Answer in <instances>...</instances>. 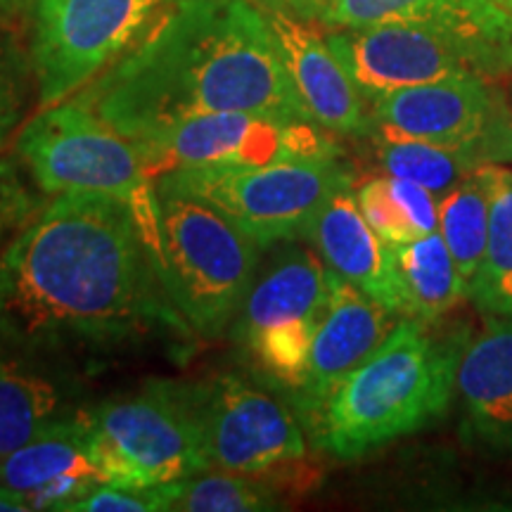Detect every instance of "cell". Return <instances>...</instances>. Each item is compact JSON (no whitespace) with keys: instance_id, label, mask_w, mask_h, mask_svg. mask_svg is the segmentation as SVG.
<instances>
[{"instance_id":"1","label":"cell","mask_w":512,"mask_h":512,"mask_svg":"<svg viewBox=\"0 0 512 512\" xmlns=\"http://www.w3.org/2000/svg\"><path fill=\"white\" fill-rule=\"evenodd\" d=\"M157 325L188 328L121 197L57 195L0 256V339L10 347H112Z\"/></svg>"},{"instance_id":"2","label":"cell","mask_w":512,"mask_h":512,"mask_svg":"<svg viewBox=\"0 0 512 512\" xmlns=\"http://www.w3.org/2000/svg\"><path fill=\"white\" fill-rule=\"evenodd\" d=\"M72 100L128 140L209 112L311 121L254 0H178Z\"/></svg>"},{"instance_id":"3","label":"cell","mask_w":512,"mask_h":512,"mask_svg":"<svg viewBox=\"0 0 512 512\" xmlns=\"http://www.w3.org/2000/svg\"><path fill=\"white\" fill-rule=\"evenodd\" d=\"M467 332L434 335L403 316L387 339L337 384L309 434L320 451L356 460L418 432L446 413Z\"/></svg>"},{"instance_id":"4","label":"cell","mask_w":512,"mask_h":512,"mask_svg":"<svg viewBox=\"0 0 512 512\" xmlns=\"http://www.w3.org/2000/svg\"><path fill=\"white\" fill-rule=\"evenodd\" d=\"M171 304L188 330L216 339L235 318L259 273L261 247L211 204L145 188L131 200Z\"/></svg>"},{"instance_id":"5","label":"cell","mask_w":512,"mask_h":512,"mask_svg":"<svg viewBox=\"0 0 512 512\" xmlns=\"http://www.w3.org/2000/svg\"><path fill=\"white\" fill-rule=\"evenodd\" d=\"M102 482L162 486L211 470L195 384L147 382L88 413Z\"/></svg>"},{"instance_id":"6","label":"cell","mask_w":512,"mask_h":512,"mask_svg":"<svg viewBox=\"0 0 512 512\" xmlns=\"http://www.w3.org/2000/svg\"><path fill=\"white\" fill-rule=\"evenodd\" d=\"M351 181L335 159L166 171L155 188L202 200L264 249L306 238L311 221L339 185Z\"/></svg>"},{"instance_id":"7","label":"cell","mask_w":512,"mask_h":512,"mask_svg":"<svg viewBox=\"0 0 512 512\" xmlns=\"http://www.w3.org/2000/svg\"><path fill=\"white\" fill-rule=\"evenodd\" d=\"M328 299L330 268L292 240L256 273L233 330L249 368L275 392L294 399L302 389Z\"/></svg>"},{"instance_id":"8","label":"cell","mask_w":512,"mask_h":512,"mask_svg":"<svg viewBox=\"0 0 512 512\" xmlns=\"http://www.w3.org/2000/svg\"><path fill=\"white\" fill-rule=\"evenodd\" d=\"M178 0H34L31 62L41 107L74 98Z\"/></svg>"},{"instance_id":"9","label":"cell","mask_w":512,"mask_h":512,"mask_svg":"<svg viewBox=\"0 0 512 512\" xmlns=\"http://www.w3.org/2000/svg\"><path fill=\"white\" fill-rule=\"evenodd\" d=\"M15 150L48 195L100 192L131 202L152 185L138 145L74 100L41 107L17 133Z\"/></svg>"},{"instance_id":"10","label":"cell","mask_w":512,"mask_h":512,"mask_svg":"<svg viewBox=\"0 0 512 512\" xmlns=\"http://www.w3.org/2000/svg\"><path fill=\"white\" fill-rule=\"evenodd\" d=\"M147 174L195 166H240L335 159V133L313 121H292L254 112H209L171 121L133 140Z\"/></svg>"},{"instance_id":"11","label":"cell","mask_w":512,"mask_h":512,"mask_svg":"<svg viewBox=\"0 0 512 512\" xmlns=\"http://www.w3.org/2000/svg\"><path fill=\"white\" fill-rule=\"evenodd\" d=\"M373 133L425 140L482 164H512V110L494 81L451 76L394 91L370 105Z\"/></svg>"},{"instance_id":"12","label":"cell","mask_w":512,"mask_h":512,"mask_svg":"<svg viewBox=\"0 0 512 512\" xmlns=\"http://www.w3.org/2000/svg\"><path fill=\"white\" fill-rule=\"evenodd\" d=\"M195 392L211 467L259 477L306 458L302 420L273 394L233 373Z\"/></svg>"},{"instance_id":"13","label":"cell","mask_w":512,"mask_h":512,"mask_svg":"<svg viewBox=\"0 0 512 512\" xmlns=\"http://www.w3.org/2000/svg\"><path fill=\"white\" fill-rule=\"evenodd\" d=\"M325 38L368 105L401 88L477 74L456 41L422 24L328 29Z\"/></svg>"},{"instance_id":"14","label":"cell","mask_w":512,"mask_h":512,"mask_svg":"<svg viewBox=\"0 0 512 512\" xmlns=\"http://www.w3.org/2000/svg\"><path fill=\"white\" fill-rule=\"evenodd\" d=\"M422 24L456 41L484 79L512 76V17L494 0H337L325 29Z\"/></svg>"},{"instance_id":"15","label":"cell","mask_w":512,"mask_h":512,"mask_svg":"<svg viewBox=\"0 0 512 512\" xmlns=\"http://www.w3.org/2000/svg\"><path fill=\"white\" fill-rule=\"evenodd\" d=\"M399 320L387 306L330 271L328 306L313 335L304 384L292 399L306 430L337 384L380 347Z\"/></svg>"},{"instance_id":"16","label":"cell","mask_w":512,"mask_h":512,"mask_svg":"<svg viewBox=\"0 0 512 512\" xmlns=\"http://www.w3.org/2000/svg\"><path fill=\"white\" fill-rule=\"evenodd\" d=\"M264 12L297 98L313 124L337 136H373L370 105L325 34L285 12Z\"/></svg>"},{"instance_id":"17","label":"cell","mask_w":512,"mask_h":512,"mask_svg":"<svg viewBox=\"0 0 512 512\" xmlns=\"http://www.w3.org/2000/svg\"><path fill=\"white\" fill-rule=\"evenodd\" d=\"M0 484L27 494L31 510H67L93 486L105 484L93 460L88 413L62 415L0 458Z\"/></svg>"},{"instance_id":"18","label":"cell","mask_w":512,"mask_h":512,"mask_svg":"<svg viewBox=\"0 0 512 512\" xmlns=\"http://www.w3.org/2000/svg\"><path fill=\"white\" fill-rule=\"evenodd\" d=\"M306 238L332 273L403 318L392 247L363 216L354 183H342L332 192L311 221Z\"/></svg>"},{"instance_id":"19","label":"cell","mask_w":512,"mask_h":512,"mask_svg":"<svg viewBox=\"0 0 512 512\" xmlns=\"http://www.w3.org/2000/svg\"><path fill=\"white\" fill-rule=\"evenodd\" d=\"M465 430L494 453H512V318L484 316L456 368Z\"/></svg>"},{"instance_id":"20","label":"cell","mask_w":512,"mask_h":512,"mask_svg":"<svg viewBox=\"0 0 512 512\" xmlns=\"http://www.w3.org/2000/svg\"><path fill=\"white\" fill-rule=\"evenodd\" d=\"M396 280L403 299V316L434 323L444 313L470 299L456 261L439 230L392 247Z\"/></svg>"},{"instance_id":"21","label":"cell","mask_w":512,"mask_h":512,"mask_svg":"<svg viewBox=\"0 0 512 512\" xmlns=\"http://www.w3.org/2000/svg\"><path fill=\"white\" fill-rule=\"evenodd\" d=\"M62 387L22 358L0 354V458L62 418Z\"/></svg>"},{"instance_id":"22","label":"cell","mask_w":512,"mask_h":512,"mask_svg":"<svg viewBox=\"0 0 512 512\" xmlns=\"http://www.w3.org/2000/svg\"><path fill=\"white\" fill-rule=\"evenodd\" d=\"M489 185V235L470 299L484 316L512 318V169L482 164Z\"/></svg>"},{"instance_id":"23","label":"cell","mask_w":512,"mask_h":512,"mask_svg":"<svg viewBox=\"0 0 512 512\" xmlns=\"http://www.w3.org/2000/svg\"><path fill=\"white\" fill-rule=\"evenodd\" d=\"M439 233L472 292L489 235V185L482 166L439 200Z\"/></svg>"},{"instance_id":"24","label":"cell","mask_w":512,"mask_h":512,"mask_svg":"<svg viewBox=\"0 0 512 512\" xmlns=\"http://www.w3.org/2000/svg\"><path fill=\"white\" fill-rule=\"evenodd\" d=\"M377 138V159L389 176L406 178L422 185L432 192L437 200L463 183L472 171L477 169L475 162L458 155V152L446 150V147L425 143V140L401 138V136H382Z\"/></svg>"},{"instance_id":"25","label":"cell","mask_w":512,"mask_h":512,"mask_svg":"<svg viewBox=\"0 0 512 512\" xmlns=\"http://www.w3.org/2000/svg\"><path fill=\"white\" fill-rule=\"evenodd\" d=\"M280 501L271 486L256 475L223 472L195 475L176 482L171 510L181 512H266L278 510Z\"/></svg>"},{"instance_id":"26","label":"cell","mask_w":512,"mask_h":512,"mask_svg":"<svg viewBox=\"0 0 512 512\" xmlns=\"http://www.w3.org/2000/svg\"><path fill=\"white\" fill-rule=\"evenodd\" d=\"M356 200L366 221L389 247L422 238L406 204L401 202L399 192L394 188L392 176L370 178L356 190Z\"/></svg>"},{"instance_id":"27","label":"cell","mask_w":512,"mask_h":512,"mask_svg":"<svg viewBox=\"0 0 512 512\" xmlns=\"http://www.w3.org/2000/svg\"><path fill=\"white\" fill-rule=\"evenodd\" d=\"M176 482L162 486L98 484L67 505L64 512H164L171 510Z\"/></svg>"},{"instance_id":"28","label":"cell","mask_w":512,"mask_h":512,"mask_svg":"<svg viewBox=\"0 0 512 512\" xmlns=\"http://www.w3.org/2000/svg\"><path fill=\"white\" fill-rule=\"evenodd\" d=\"M22 114V83L8 64L0 62V145L10 136Z\"/></svg>"},{"instance_id":"29","label":"cell","mask_w":512,"mask_h":512,"mask_svg":"<svg viewBox=\"0 0 512 512\" xmlns=\"http://www.w3.org/2000/svg\"><path fill=\"white\" fill-rule=\"evenodd\" d=\"M254 3L264 10L285 12L294 19H302V22L323 24L337 0H254Z\"/></svg>"},{"instance_id":"30","label":"cell","mask_w":512,"mask_h":512,"mask_svg":"<svg viewBox=\"0 0 512 512\" xmlns=\"http://www.w3.org/2000/svg\"><path fill=\"white\" fill-rule=\"evenodd\" d=\"M27 510H31L27 494L0 484V512H27Z\"/></svg>"},{"instance_id":"31","label":"cell","mask_w":512,"mask_h":512,"mask_svg":"<svg viewBox=\"0 0 512 512\" xmlns=\"http://www.w3.org/2000/svg\"><path fill=\"white\" fill-rule=\"evenodd\" d=\"M24 0H0V10H15Z\"/></svg>"},{"instance_id":"32","label":"cell","mask_w":512,"mask_h":512,"mask_svg":"<svg viewBox=\"0 0 512 512\" xmlns=\"http://www.w3.org/2000/svg\"><path fill=\"white\" fill-rule=\"evenodd\" d=\"M494 3L501 8L503 12H508V15L512 17V0H494Z\"/></svg>"}]
</instances>
